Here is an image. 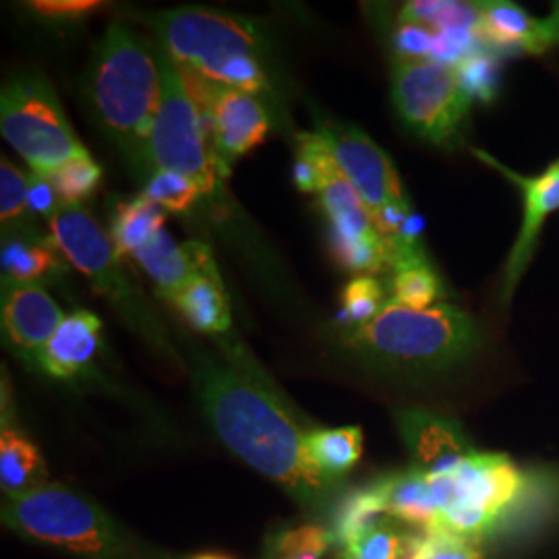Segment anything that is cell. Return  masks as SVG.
Returning <instances> with one entry per match:
<instances>
[{
  "label": "cell",
  "instance_id": "32",
  "mask_svg": "<svg viewBox=\"0 0 559 559\" xmlns=\"http://www.w3.org/2000/svg\"><path fill=\"white\" fill-rule=\"evenodd\" d=\"M454 73L471 100L483 104L496 100L500 92V60L493 52L480 48L454 67Z\"/></svg>",
  "mask_w": 559,
  "mask_h": 559
},
{
  "label": "cell",
  "instance_id": "22",
  "mask_svg": "<svg viewBox=\"0 0 559 559\" xmlns=\"http://www.w3.org/2000/svg\"><path fill=\"white\" fill-rule=\"evenodd\" d=\"M175 305L185 320L191 323V328L201 334L222 338L233 328L230 302L224 290V282L218 280L203 278L195 274L182 288Z\"/></svg>",
  "mask_w": 559,
  "mask_h": 559
},
{
  "label": "cell",
  "instance_id": "20",
  "mask_svg": "<svg viewBox=\"0 0 559 559\" xmlns=\"http://www.w3.org/2000/svg\"><path fill=\"white\" fill-rule=\"evenodd\" d=\"M385 501V516L431 531L436 524V503L429 479L417 468L392 473L378 479Z\"/></svg>",
  "mask_w": 559,
  "mask_h": 559
},
{
  "label": "cell",
  "instance_id": "35",
  "mask_svg": "<svg viewBox=\"0 0 559 559\" xmlns=\"http://www.w3.org/2000/svg\"><path fill=\"white\" fill-rule=\"evenodd\" d=\"M29 177H25L13 162L2 156L0 160V224L2 230H15V226L29 214L27 207Z\"/></svg>",
  "mask_w": 559,
  "mask_h": 559
},
{
  "label": "cell",
  "instance_id": "5",
  "mask_svg": "<svg viewBox=\"0 0 559 559\" xmlns=\"http://www.w3.org/2000/svg\"><path fill=\"white\" fill-rule=\"evenodd\" d=\"M2 522L23 539L78 559H175L138 539L96 501L64 485L4 498Z\"/></svg>",
  "mask_w": 559,
  "mask_h": 559
},
{
  "label": "cell",
  "instance_id": "30",
  "mask_svg": "<svg viewBox=\"0 0 559 559\" xmlns=\"http://www.w3.org/2000/svg\"><path fill=\"white\" fill-rule=\"evenodd\" d=\"M334 545L332 533L321 524H300L284 528L267 540L263 559H321Z\"/></svg>",
  "mask_w": 559,
  "mask_h": 559
},
{
  "label": "cell",
  "instance_id": "4",
  "mask_svg": "<svg viewBox=\"0 0 559 559\" xmlns=\"http://www.w3.org/2000/svg\"><path fill=\"white\" fill-rule=\"evenodd\" d=\"M162 52L180 71L253 96H274L270 44L249 17L182 7L150 15Z\"/></svg>",
  "mask_w": 559,
  "mask_h": 559
},
{
  "label": "cell",
  "instance_id": "1",
  "mask_svg": "<svg viewBox=\"0 0 559 559\" xmlns=\"http://www.w3.org/2000/svg\"><path fill=\"white\" fill-rule=\"evenodd\" d=\"M191 380L203 415L222 443L311 514H325L340 483L328 479L307 452V433L274 383L249 357L226 348V359L193 348Z\"/></svg>",
  "mask_w": 559,
  "mask_h": 559
},
{
  "label": "cell",
  "instance_id": "19",
  "mask_svg": "<svg viewBox=\"0 0 559 559\" xmlns=\"http://www.w3.org/2000/svg\"><path fill=\"white\" fill-rule=\"evenodd\" d=\"M48 485V468L40 450L15 425L2 420L0 433V489L15 498Z\"/></svg>",
  "mask_w": 559,
  "mask_h": 559
},
{
  "label": "cell",
  "instance_id": "23",
  "mask_svg": "<svg viewBox=\"0 0 559 559\" xmlns=\"http://www.w3.org/2000/svg\"><path fill=\"white\" fill-rule=\"evenodd\" d=\"M307 452L313 464L328 479H344L362 456V431L360 427H336V429H309Z\"/></svg>",
  "mask_w": 559,
  "mask_h": 559
},
{
  "label": "cell",
  "instance_id": "27",
  "mask_svg": "<svg viewBox=\"0 0 559 559\" xmlns=\"http://www.w3.org/2000/svg\"><path fill=\"white\" fill-rule=\"evenodd\" d=\"M336 160L318 131L297 135V160L293 168V179L302 193H318L338 177Z\"/></svg>",
  "mask_w": 559,
  "mask_h": 559
},
{
  "label": "cell",
  "instance_id": "25",
  "mask_svg": "<svg viewBox=\"0 0 559 559\" xmlns=\"http://www.w3.org/2000/svg\"><path fill=\"white\" fill-rule=\"evenodd\" d=\"M381 519H388V516H385V501H383L378 480L350 491L348 496L340 498L338 506L334 508V526L330 531L334 545L342 547L357 539Z\"/></svg>",
  "mask_w": 559,
  "mask_h": 559
},
{
  "label": "cell",
  "instance_id": "42",
  "mask_svg": "<svg viewBox=\"0 0 559 559\" xmlns=\"http://www.w3.org/2000/svg\"><path fill=\"white\" fill-rule=\"evenodd\" d=\"M191 559H230L226 558V556H216V554H203V556H195V558Z\"/></svg>",
  "mask_w": 559,
  "mask_h": 559
},
{
  "label": "cell",
  "instance_id": "41",
  "mask_svg": "<svg viewBox=\"0 0 559 559\" xmlns=\"http://www.w3.org/2000/svg\"><path fill=\"white\" fill-rule=\"evenodd\" d=\"M547 21H549V25H551V32H554L556 41L559 44V2L558 4H554V11H551V15L547 17Z\"/></svg>",
  "mask_w": 559,
  "mask_h": 559
},
{
  "label": "cell",
  "instance_id": "31",
  "mask_svg": "<svg viewBox=\"0 0 559 559\" xmlns=\"http://www.w3.org/2000/svg\"><path fill=\"white\" fill-rule=\"evenodd\" d=\"M48 179L52 180L62 205H81V201L96 193L102 180V168L87 152L75 160L62 164L59 170L48 175Z\"/></svg>",
  "mask_w": 559,
  "mask_h": 559
},
{
  "label": "cell",
  "instance_id": "2",
  "mask_svg": "<svg viewBox=\"0 0 559 559\" xmlns=\"http://www.w3.org/2000/svg\"><path fill=\"white\" fill-rule=\"evenodd\" d=\"M83 94L104 135L145 182L150 179L147 143L162 98L158 44L112 21L92 52Z\"/></svg>",
  "mask_w": 559,
  "mask_h": 559
},
{
  "label": "cell",
  "instance_id": "38",
  "mask_svg": "<svg viewBox=\"0 0 559 559\" xmlns=\"http://www.w3.org/2000/svg\"><path fill=\"white\" fill-rule=\"evenodd\" d=\"M433 32L419 23H400L392 32V48L396 60L415 62L431 60L433 55Z\"/></svg>",
  "mask_w": 559,
  "mask_h": 559
},
{
  "label": "cell",
  "instance_id": "26",
  "mask_svg": "<svg viewBox=\"0 0 559 559\" xmlns=\"http://www.w3.org/2000/svg\"><path fill=\"white\" fill-rule=\"evenodd\" d=\"M392 299L408 309H429L443 297V284L425 255L402 260L392 267Z\"/></svg>",
  "mask_w": 559,
  "mask_h": 559
},
{
  "label": "cell",
  "instance_id": "3",
  "mask_svg": "<svg viewBox=\"0 0 559 559\" xmlns=\"http://www.w3.org/2000/svg\"><path fill=\"white\" fill-rule=\"evenodd\" d=\"M340 344L369 369L425 376L473 359L483 344V332L459 307L441 302L429 309H408L388 300L376 320L346 328Z\"/></svg>",
  "mask_w": 559,
  "mask_h": 559
},
{
  "label": "cell",
  "instance_id": "37",
  "mask_svg": "<svg viewBox=\"0 0 559 559\" xmlns=\"http://www.w3.org/2000/svg\"><path fill=\"white\" fill-rule=\"evenodd\" d=\"M433 55L431 60L445 67H459L462 60L475 55L485 44L480 41L477 29L468 27H452L443 32H433Z\"/></svg>",
  "mask_w": 559,
  "mask_h": 559
},
{
  "label": "cell",
  "instance_id": "15",
  "mask_svg": "<svg viewBox=\"0 0 559 559\" xmlns=\"http://www.w3.org/2000/svg\"><path fill=\"white\" fill-rule=\"evenodd\" d=\"M64 318L41 284H2V336L21 359L36 362Z\"/></svg>",
  "mask_w": 559,
  "mask_h": 559
},
{
  "label": "cell",
  "instance_id": "9",
  "mask_svg": "<svg viewBox=\"0 0 559 559\" xmlns=\"http://www.w3.org/2000/svg\"><path fill=\"white\" fill-rule=\"evenodd\" d=\"M0 133L34 175H52L62 164L87 154L59 98L41 73L25 71L4 83Z\"/></svg>",
  "mask_w": 559,
  "mask_h": 559
},
{
  "label": "cell",
  "instance_id": "14",
  "mask_svg": "<svg viewBox=\"0 0 559 559\" xmlns=\"http://www.w3.org/2000/svg\"><path fill=\"white\" fill-rule=\"evenodd\" d=\"M396 423L413 456V468L425 477H448L475 452L459 423L438 413L404 408L396 413Z\"/></svg>",
  "mask_w": 559,
  "mask_h": 559
},
{
  "label": "cell",
  "instance_id": "7",
  "mask_svg": "<svg viewBox=\"0 0 559 559\" xmlns=\"http://www.w3.org/2000/svg\"><path fill=\"white\" fill-rule=\"evenodd\" d=\"M436 503L431 531L477 540L506 522L526 491L528 477L506 454L473 452L448 477H427Z\"/></svg>",
  "mask_w": 559,
  "mask_h": 559
},
{
  "label": "cell",
  "instance_id": "11",
  "mask_svg": "<svg viewBox=\"0 0 559 559\" xmlns=\"http://www.w3.org/2000/svg\"><path fill=\"white\" fill-rule=\"evenodd\" d=\"M182 75L189 83L193 98L198 100L222 173L226 175L240 156L263 143L270 131V115L263 102L253 94L222 87L185 71Z\"/></svg>",
  "mask_w": 559,
  "mask_h": 559
},
{
  "label": "cell",
  "instance_id": "17",
  "mask_svg": "<svg viewBox=\"0 0 559 559\" xmlns=\"http://www.w3.org/2000/svg\"><path fill=\"white\" fill-rule=\"evenodd\" d=\"M480 41L487 46L516 50L526 55H545L558 41L547 20H535L526 9L508 0L477 2Z\"/></svg>",
  "mask_w": 559,
  "mask_h": 559
},
{
  "label": "cell",
  "instance_id": "29",
  "mask_svg": "<svg viewBox=\"0 0 559 559\" xmlns=\"http://www.w3.org/2000/svg\"><path fill=\"white\" fill-rule=\"evenodd\" d=\"M413 539L396 524V520L381 519L346 545L338 547L336 559H411Z\"/></svg>",
  "mask_w": 559,
  "mask_h": 559
},
{
  "label": "cell",
  "instance_id": "18",
  "mask_svg": "<svg viewBox=\"0 0 559 559\" xmlns=\"http://www.w3.org/2000/svg\"><path fill=\"white\" fill-rule=\"evenodd\" d=\"M64 261L52 237L29 230H11L2 237V284H41L62 272Z\"/></svg>",
  "mask_w": 559,
  "mask_h": 559
},
{
  "label": "cell",
  "instance_id": "40",
  "mask_svg": "<svg viewBox=\"0 0 559 559\" xmlns=\"http://www.w3.org/2000/svg\"><path fill=\"white\" fill-rule=\"evenodd\" d=\"M60 198L52 185V180L46 175H29V193H27V207L32 214H38L44 218H52L55 212L59 210Z\"/></svg>",
  "mask_w": 559,
  "mask_h": 559
},
{
  "label": "cell",
  "instance_id": "34",
  "mask_svg": "<svg viewBox=\"0 0 559 559\" xmlns=\"http://www.w3.org/2000/svg\"><path fill=\"white\" fill-rule=\"evenodd\" d=\"M143 195L154 201L164 212H173V214L191 212V207L200 198H203L198 182L166 170H156L143 182Z\"/></svg>",
  "mask_w": 559,
  "mask_h": 559
},
{
  "label": "cell",
  "instance_id": "12",
  "mask_svg": "<svg viewBox=\"0 0 559 559\" xmlns=\"http://www.w3.org/2000/svg\"><path fill=\"white\" fill-rule=\"evenodd\" d=\"M318 133L373 218L394 205L408 203L390 156L360 129L334 120H318Z\"/></svg>",
  "mask_w": 559,
  "mask_h": 559
},
{
  "label": "cell",
  "instance_id": "24",
  "mask_svg": "<svg viewBox=\"0 0 559 559\" xmlns=\"http://www.w3.org/2000/svg\"><path fill=\"white\" fill-rule=\"evenodd\" d=\"M166 222V212L143 193L133 200L122 201L110 221V239L115 242L120 258L133 255L147 240L154 239Z\"/></svg>",
  "mask_w": 559,
  "mask_h": 559
},
{
  "label": "cell",
  "instance_id": "13",
  "mask_svg": "<svg viewBox=\"0 0 559 559\" xmlns=\"http://www.w3.org/2000/svg\"><path fill=\"white\" fill-rule=\"evenodd\" d=\"M475 154L485 164L493 166L506 179L512 180L519 187L524 200V218L520 224L519 237L503 267L501 299L503 305H508L528 263L533 260L543 224L559 210V160L554 162L545 173H540L539 177H522L480 150H475Z\"/></svg>",
  "mask_w": 559,
  "mask_h": 559
},
{
  "label": "cell",
  "instance_id": "28",
  "mask_svg": "<svg viewBox=\"0 0 559 559\" xmlns=\"http://www.w3.org/2000/svg\"><path fill=\"white\" fill-rule=\"evenodd\" d=\"M400 23H419L431 32H443L452 27L479 29V7L477 2H454V0H415L406 2L399 11Z\"/></svg>",
  "mask_w": 559,
  "mask_h": 559
},
{
  "label": "cell",
  "instance_id": "10",
  "mask_svg": "<svg viewBox=\"0 0 559 559\" xmlns=\"http://www.w3.org/2000/svg\"><path fill=\"white\" fill-rule=\"evenodd\" d=\"M392 100L402 122L433 145H452L460 140L473 104L454 69L436 60H396Z\"/></svg>",
  "mask_w": 559,
  "mask_h": 559
},
{
  "label": "cell",
  "instance_id": "33",
  "mask_svg": "<svg viewBox=\"0 0 559 559\" xmlns=\"http://www.w3.org/2000/svg\"><path fill=\"white\" fill-rule=\"evenodd\" d=\"M383 286L376 276H355L342 290L340 321L346 328H359L380 316L383 305Z\"/></svg>",
  "mask_w": 559,
  "mask_h": 559
},
{
  "label": "cell",
  "instance_id": "16",
  "mask_svg": "<svg viewBox=\"0 0 559 559\" xmlns=\"http://www.w3.org/2000/svg\"><path fill=\"white\" fill-rule=\"evenodd\" d=\"M102 320L80 309L67 316L55 336L44 346L36 365L55 380H75L87 369L100 348Z\"/></svg>",
  "mask_w": 559,
  "mask_h": 559
},
{
  "label": "cell",
  "instance_id": "21",
  "mask_svg": "<svg viewBox=\"0 0 559 559\" xmlns=\"http://www.w3.org/2000/svg\"><path fill=\"white\" fill-rule=\"evenodd\" d=\"M131 258L140 263L141 270L156 284L162 299L168 302H177L182 288L195 276L182 245L173 239L166 228Z\"/></svg>",
  "mask_w": 559,
  "mask_h": 559
},
{
  "label": "cell",
  "instance_id": "39",
  "mask_svg": "<svg viewBox=\"0 0 559 559\" xmlns=\"http://www.w3.org/2000/svg\"><path fill=\"white\" fill-rule=\"evenodd\" d=\"M32 11L40 13L50 20H80L83 15H90L104 7L100 0H38L29 2Z\"/></svg>",
  "mask_w": 559,
  "mask_h": 559
},
{
  "label": "cell",
  "instance_id": "36",
  "mask_svg": "<svg viewBox=\"0 0 559 559\" xmlns=\"http://www.w3.org/2000/svg\"><path fill=\"white\" fill-rule=\"evenodd\" d=\"M411 559H483L477 540L445 531H425L413 539Z\"/></svg>",
  "mask_w": 559,
  "mask_h": 559
},
{
  "label": "cell",
  "instance_id": "8",
  "mask_svg": "<svg viewBox=\"0 0 559 559\" xmlns=\"http://www.w3.org/2000/svg\"><path fill=\"white\" fill-rule=\"evenodd\" d=\"M160 48V46H158ZM162 98L147 143L150 177L156 170L177 173L198 182L201 195H214L221 187V162L198 100L179 67L160 48Z\"/></svg>",
  "mask_w": 559,
  "mask_h": 559
},
{
  "label": "cell",
  "instance_id": "6",
  "mask_svg": "<svg viewBox=\"0 0 559 559\" xmlns=\"http://www.w3.org/2000/svg\"><path fill=\"white\" fill-rule=\"evenodd\" d=\"M48 228L62 258L90 280L102 297L110 300L124 323L156 350L177 357L160 320H156L147 300L124 274L115 242L96 218L81 205H60L48 221Z\"/></svg>",
  "mask_w": 559,
  "mask_h": 559
}]
</instances>
